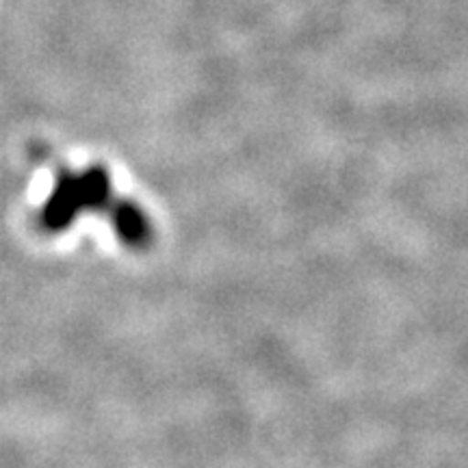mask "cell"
<instances>
[{
    "label": "cell",
    "mask_w": 468,
    "mask_h": 468,
    "mask_svg": "<svg viewBox=\"0 0 468 468\" xmlns=\"http://www.w3.org/2000/svg\"><path fill=\"white\" fill-rule=\"evenodd\" d=\"M107 176L102 172H85L80 176L63 172L50 200L42 210L46 230H61L83 207H91L98 196H107Z\"/></svg>",
    "instance_id": "cell-1"
}]
</instances>
